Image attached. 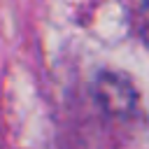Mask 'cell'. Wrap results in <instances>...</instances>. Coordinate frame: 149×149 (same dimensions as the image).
Returning a JSON list of instances; mask_svg holds the SVG:
<instances>
[{
    "label": "cell",
    "instance_id": "7a4b0ae2",
    "mask_svg": "<svg viewBox=\"0 0 149 149\" xmlns=\"http://www.w3.org/2000/svg\"><path fill=\"white\" fill-rule=\"evenodd\" d=\"M142 33H144V40L149 42V5L142 9Z\"/></svg>",
    "mask_w": 149,
    "mask_h": 149
},
{
    "label": "cell",
    "instance_id": "6da1fadb",
    "mask_svg": "<svg viewBox=\"0 0 149 149\" xmlns=\"http://www.w3.org/2000/svg\"><path fill=\"white\" fill-rule=\"evenodd\" d=\"M95 98H98V102L102 105L105 112L116 114V116L133 114V109L137 105V93H135L133 84L116 72H102L98 77Z\"/></svg>",
    "mask_w": 149,
    "mask_h": 149
}]
</instances>
